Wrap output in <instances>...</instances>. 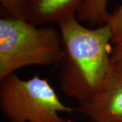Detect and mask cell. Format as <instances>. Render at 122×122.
<instances>
[{
  "instance_id": "obj_1",
  "label": "cell",
  "mask_w": 122,
  "mask_h": 122,
  "mask_svg": "<svg viewBox=\"0 0 122 122\" xmlns=\"http://www.w3.org/2000/svg\"><path fill=\"white\" fill-rule=\"evenodd\" d=\"M58 25L62 48L59 62L61 88L66 96L81 104L94 95L113 63L111 31L108 24L87 28L76 16Z\"/></svg>"
},
{
  "instance_id": "obj_4",
  "label": "cell",
  "mask_w": 122,
  "mask_h": 122,
  "mask_svg": "<svg viewBox=\"0 0 122 122\" xmlns=\"http://www.w3.org/2000/svg\"><path fill=\"white\" fill-rule=\"evenodd\" d=\"M74 110L92 122L122 121V65L113 62L94 95Z\"/></svg>"
},
{
  "instance_id": "obj_7",
  "label": "cell",
  "mask_w": 122,
  "mask_h": 122,
  "mask_svg": "<svg viewBox=\"0 0 122 122\" xmlns=\"http://www.w3.org/2000/svg\"><path fill=\"white\" fill-rule=\"evenodd\" d=\"M111 31V58L117 62L122 60V2L111 14L108 23Z\"/></svg>"
},
{
  "instance_id": "obj_8",
  "label": "cell",
  "mask_w": 122,
  "mask_h": 122,
  "mask_svg": "<svg viewBox=\"0 0 122 122\" xmlns=\"http://www.w3.org/2000/svg\"><path fill=\"white\" fill-rule=\"evenodd\" d=\"M1 6L9 14V16L20 19H25V8L24 0H0Z\"/></svg>"
},
{
  "instance_id": "obj_5",
  "label": "cell",
  "mask_w": 122,
  "mask_h": 122,
  "mask_svg": "<svg viewBox=\"0 0 122 122\" xmlns=\"http://www.w3.org/2000/svg\"><path fill=\"white\" fill-rule=\"evenodd\" d=\"M25 19L36 26L65 20L76 16L86 0H24Z\"/></svg>"
},
{
  "instance_id": "obj_2",
  "label": "cell",
  "mask_w": 122,
  "mask_h": 122,
  "mask_svg": "<svg viewBox=\"0 0 122 122\" xmlns=\"http://www.w3.org/2000/svg\"><path fill=\"white\" fill-rule=\"evenodd\" d=\"M62 55L59 29L11 16L0 18V80L23 67L58 65Z\"/></svg>"
},
{
  "instance_id": "obj_10",
  "label": "cell",
  "mask_w": 122,
  "mask_h": 122,
  "mask_svg": "<svg viewBox=\"0 0 122 122\" xmlns=\"http://www.w3.org/2000/svg\"><path fill=\"white\" fill-rule=\"evenodd\" d=\"M122 122V121H121V122Z\"/></svg>"
},
{
  "instance_id": "obj_6",
  "label": "cell",
  "mask_w": 122,
  "mask_h": 122,
  "mask_svg": "<svg viewBox=\"0 0 122 122\" xmlns=\"http://www.w3.org/2000/svg\"><path fill=\"white\" fill-rule=\"evenodd\" d=\"M108 0H86L76 14L79 22H86L91 26L107 24L111 13L107 10Z\"/></svg>"
},
{
  "instance_id": "obj_3",
  "label": "cell",
  "mask_w": 122,
  "mask_h": 122,
  "mask_svg": "<svg viewBox=\"0 0 122 122\" xmlns=\"http://www.w3.org/2000/svg\"><path fill=\"white\" fill-rule=\"evenodd\" d=\"M0 108L10 122H72L60 115L74 108L64 105L47 79L15 73L0 80Z\"/></svg>"
},
{
  "instance_id": "obj_9",
  "label": "cell",
  "mask_w": 122,
  "mask_h": 122,
  "mask_svg": "<svg viewBox=\"0 0 122 122\" xmlns=\"http://www.w3.org/2000/svg\"><path fill=\"white\" fill-rule=\"evenodd\" d=\"M117 63H119V65H122V60H121L120 61H119V62H117Z\"/></svg>"
}]
</instances>
